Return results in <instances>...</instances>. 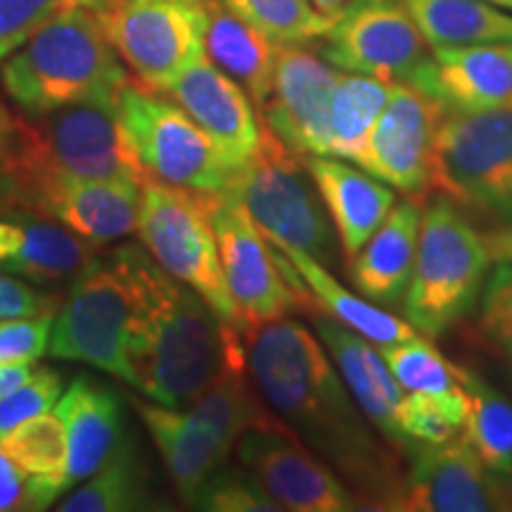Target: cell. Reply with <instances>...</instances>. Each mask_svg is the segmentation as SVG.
<instances>
[{
	"label": "cell",
	"instance_id": "cell-1",
	"mask_svg": "<svg viewBox=\"0 0 512 512\" xmlns=\"http://www.w3.org/2000/svg\"><path fill=\"white\" fill-rule=\"evenodd\" d=\"M247 368L268 408L361 508L392 510L406 475L403 451L361 411L318 335L292 318L268 323L247 337Z\"/></svg>",
	"mask_w": 512,
	"mask_h": 512
},
{
	"label": "cell",
	"instance_id": "cell-2",
	"mask_svg": "<svg viewBox=\"0 0 512 512\" xmlns=\"http://www.w3.org/2000/svg\"><path fill=\"white\" fill-rule=\"evenodd\" d=\"M133 302V387L147 399L185 408L223 370L247 366V337L211 311L195 290L145 252L124 245L110 254Z\"/></svg>",
	"mask_w": 512,
	"mask_h": 512
},
{
	"label": "cell",
	"instance_id": "cell-3",
	"mask_svg": "<svg viewBox=\"0 0 512 512\" xmlns=\"http://www.w3.org/2000/svg\"><path fill=\"white\" fill-rule=\"evenodd\" d=\"M64 178H126L143 183L119 119V100H91L24 117L15 114L0 145V181L12 209H29L34 197Z\"/></svg>",
	"mask_w": 512,
	"mask_h": 512
},
{
	"label": "cell",
	"instance_id": "cell-4",
	"mask_svg": "<svg viewBox=\"0 0 512 512\" xmlns=\"http://www.w3.org/2000/svg\"><path fill=\"white\" fill-rule=\"evenodd\" d=\"M128 76L95 12L72 5L0 64V86L24 117L119 100Z\"/></svg>",
	"mask_w": 512,
	"mask_h": 512
},
{
	"label": "cell",
	"instance_id": "cell-5",
	"mask_svg": "<svg viewBox=\"0 0 512 512\" xmlns=\"http://www.w3.org/2000/svg\"><path fill=\"white\" fill-rule=\"evenodd\" d=\"M491 254L484 235L456 204L434 200L422 214L418 254L401 306L422 337H439L475 309L489 278Z\"/></svg>",
	"mask_w": 512,
	"mask_h": 512
},
{
	"label": "cell",
	"instance_id": "cell-6",
	"mask_svg": "<svg viewBox=\"0 0 512 512\" xmlns=\"http://www.w3.org/2000/svg\"><path fill=\"white\" fill-rule=\"evenodd\" d=\"M221 192H197L145 178L140 185L138 240L145 252L211 306L233 330L242 320L223 278L219 242L211 214Z\"/></svg>",
	"mask_w": 512,
	"mask_h": 512
},
{
	"label": "cell",
	"instance_id": "cell-7",
	"mask_svg": "<svg viewBox=\"0 0 512 512\" xmlns=\"http://www.w3.org/2000/svg\"><path fill=\"white\" fill-rule=\"evenodd\" d=\"M226 195L247 209L271 245L299 249L323 266H335L339 240L304 157L280 143L268 126L254 157L233 171Z\"/></svg>",
	"mask_w": 512,
	"mask_h": 512
},
{
	"label": "cell",
	"instance_id": "cell-8",
	"mask_svg": "<svg viewBox=\"0 0 512 512\" xmlns=\"http://www.w3.org/2000/svg\"><path fill=\"white\" fill-rule=\"evenodd\" d=\"M432 188L482 219L512 223V110H444L437 128Z\"/></svg>",
	"mask_w": 512,
	"mask_h": 512
},
{
	"label": "cell",
	"instance_id": "cell-9",
	"mask_svg": "<svg viewBox=\"0 0 512 512\" xmlns=\"http://www.w3.org/2000/svg\"><path fill=\"white\" fill-rule=\"evenodd\" d=\"M119 119L147 178L197 192H226L233 169L178 102L126 81L119 93Z\"/></svg>",
	"mask_w": 512,
	"mask_h": 512
},
{
	"label": "cell",
	"instance_id": "cell-10",
	"mask_svg": "<svg viewBox=\"0 0 512 512\" xmlns=\"http://www.w3.org/2000/svg\"><path fill=\"white\" fill-rule=\"evenodd\" d=\"M131 328L133 302L126 278L112 256H93L57 309L48 354L105 370L133 387Z\"/></svg>",
	"mask_w": 512,
	"mask_h": 512
},
{
	"label": "cell",
	"instance_id": "cell-11",
	"mask_svg": "<svg viewBox=\"0 0 512 512\" xmlns=\"http://www.w3.org/2000/svg\"><path fill=\"white\" fill-rule=\"evenodd\" d=\"M95 15L121 62L159 93L204 55V0H112Z\"/></svg>",
	"mask_w": 512,
	"mask_h": 512
},
{
	"label": "cell",
	"instance_id": "cell-12",
	"mask_svg": "<svg viewBox=\"0 0 512 512\" xmlns=\"http://www.w3.org/2000/svg\"><path fill=\"white\" fill-rule=\"evenodd\" d=\"M219 242L223 278L238 306L245 337L294 309H316V302L294 290L266 235L235 197L221 192L211 214Z\"/></svg>",
	"mask_w": 512,
	"mask_h": 512
},
{
	"label": "cell",
	"instance_id": "cell-13",
	"mask_svg": "<svg viewBox=\"0 0 512 512\" xmlns=\"http://www.w3.org/2000/svg\"><path fill=\"white\" fill-rule=\"evenodd\" d=\"M320 41V55L339 72L389 83H408L430 57L403 0H347Z\"/></svg>",
	"mask_w": 512,
	"mask_h": 512
},
{
	"label": "cell",
	"instance_id": "cell-14",
	"mask_svg": "<svg viewBox=\"0 0 512 512\" xmlns=\"http://www.w3.org/2000/svg\"><path fill=\"white\" fill-rule=\"evenodd\" d=\"M399 496V512H491L512 510L508 475L491 470L465 437L444 444H418L411 451Z\"/></svg>",
	"mask_w": 512,
	"mask_h": 512
},
{
	"label": "cell",
	"instance_id": "cell-15",
	"mask_svg": "<svg viewBox=\"0 0 512 512\" xmlns=\"http://www.w3.org/2000/svg\"><path fill=\"white\" fill-rule=\"evenodd\" d=\"M240 465L264 484L275 503L292 512H349L361 503L285 422L256 427L235 444Z\"/></svg>",
	"mask_w": 512,
	"mask_h": 512
},
{
	"label": "cell",
	"instance_id": "cell-16",
	"mask_svg": "<svg viewBox=\"0 0 512 512\" xmlns=\"http://www.w3.org/2000/svg\"><path fill=\"white\" fill-rule=\"evenodd\" d=\"M444 107L411 83H394L356 162L370 176L406 197L432 188L434 143Z\"/></svg>",
	"mask_w": 512,
	"mask_h": 512
},
{
	"label": "cell",
	"instance_id": "cell-17",
	"mask_svg": "<svg viewBox=\"0 0 512 512\" xmlns=\"http://www.w3.org/2000/svg\"><path fill=\"white\" fill-rule=\"evenodd\" d=\"M339 76L306 43L278 48L273 88L261 114L273 136L297 155L330 157V100Z\"/></svg>",
	"mask_w": 512,
	"mask_h": 512
},
{
	"label": "cell",
	"instance_id": "cell-18",
	"mask_svg": "<svg viewBox=\"0 0 512 512\" xmlns=\"http://www.w3.org/2000/svg\"><path fill=\"white\" fill-rule=\"evenodd\" d=\"M164 93H169L207 133L233 171L259 150L264 126L256 117L252 98L207 55L188 64Z\"/></svg>",
	"mask_w": 512,
	"mask_h": 512
},
{
	"label": "cell",
	"instance_id": "cell-19",
	"mask_svg": "<svg viewBox=\"0 0 512 512\" xmlns=\"http://www.w3.org/2000/svg\"><path fill=\"white\" fill-rule=\"evenodd\" d=\"M408 83L444 110H498L512 102V41L432 48Z\"/></svg>",
	"mask_w": 512,
	"mask_h": 512
},
{
	"label": "cell",
	"instance_id": "cell-20",
	"mask_svg": "<svg viewBox=\"0 0 512 512\" xmlns=\"http://www.w3.org/2000/svg\"><path fill=\"white\" fill-rule=\"evenodd\" d=\"M140 185L126 178H64L38 192L29 209L60 221L91 247H107L136 230Z\"/></svg>",
	"mask_w": 512,
	"mask_h": 512
},
{
	"label": "cell",
	"instance_id": "cell-21",
	"mask_svg": "<svg viewBox=\"0 0 512 512\" xmlns=\"http://www.w3.org/2000/svg\"><path fill=\"white\" fill-rule=\"evenodd\" d=\"M93 261V247L60 221L34 209L0 214V271L38 285L74 280Z\"/></svg>",
	"mask_w": 512,
	"mask_h": 512
},
{
	"label": "cell",
	"instance_id": "cell-22",
	"mask_svg": "<svg viewBox=\"0 0 512 512\" xmlns=\"http://www.w3.org/2000/svg\"><path fill=\"white\" fill-rule=\"evenodd\" d=\"M313 328H316L318 339L328 349L332 363L337 366L361 411L368 415V420L396 448H401L403 453H411L413 446L403 439L399 425H396L403 389L389 373L377 344L354 330L344 328L335 318H316Z\"/></svg>",
	"mask_w": 512,
	"mask_h": 512
},
{
	"label": "cell",
	"instance_id": "cell-23",
	"mask_svg": "<svg viewBox=\"0 0 512 512\" xmlns=\"http://www.w3.org/2000/svg\"><path fill=\"white\" fill-rule=\"evenodd\" d=\"M304 164L349 261L387 219L396 204V190L347 164V159L311 155L304 157Z\"/></svg>",
	"mask_w": 512,
	"mask_h": 512
},
{
	"label": "cell",
	"instance_id": "cell-24",
	"mask_svg": "<svg viewBox=\"0 0 512 512\" xmlns=\"http://www.w3.org/2000/svg\"><path fill=\"white\" fill-rule=\"evenodd\" d=\"M55 415L67 432V486L74 489L98 472L126 439L124 411L110 387L81 375L57 399Z\"/></svg>",
	"mask_w": 512,
	"mask_h": 512
},
{
	"label": "cell",
	"instance_id": "cell-25",
	"mask_svg": "<svg viewBox=\"0 0 512 512\" xmlns=\"http://www.w3.org/2000/svg\"><path fill=\"white\" fill-rule=\"evenodd\" d=\"M136 408L150 437L155 439L178 496L185 505L195 508L204 484L228 465L233 451L185 408L162 406L155 401H136Z\"/></svg>",
	"mask_w": 512,
	"mask_h": 512
},
{
	"label": "cell",
	"instance_id": "cell-26",
	"mask_svg": "<svg viewBox=\"0 0 512 512\" xmlns=\"http://www.w3.org/2000/svg\"><path fill=\"white\" fill-rule=\"evenodd\" d=\"M422 211L411 197L396 202L366 245L349 259L354 290L373 304L396 306L411 280L418 254Z\"/></svg>",
	"mask_w": 512,
	"mask_h": 512
},
{
	"label": "cell",
	"instance_id": "cell-27",
	"mask_svg": "<svg viewBox=\"0 0 512 512\" xmlns=\"http://www.w3.org/2000/svg\"><path fill=\"white\" fill-rule=\"evenodd\" d=\"M280 43L230 12L221 0H204V55L264 107L273 88Z\"/></svg>",
	"mask_w": 512,
	"mask_h": 512
},
{
	"label": "cell",
	"instance_id": "cell-28",
	"mask_svg": "<svg viewBox=\"0 0 512 512\" xmlns=\"http://www.w3.org/2000/svg\"><path fill=\"white\" fill-rule=\"evenodd\" d=\"M275 247V245H273ZM280 249V247H275ZM294 273L299 275L306 290L313 297L320 309L330 313V318H335L337 323H342L344 328L358 332L377 347H389V344L408 342V339L418 337L420 332H415L406 320L392 316L363 297V294L351 292L344 287L335 275L330 273L328 266H323L320 261L313 259L311 254L299 252V249H280Z\"/></svg>",
	"mask_w": 512,
	"mask_h": 512
},
{
	"label": "cell",
	"instance_id": "cell-29",
	"mask_svg": "<svg viewBox=\"0 0 512 512\" xmlns=\"http://www.w3.org/2000/svg\"><path fill=\"white\" fill-rule=\"evenodd\" d=\"M0 448L24 472L31 486V510L60 501L67 486V432L57 415H36L0 439Z\"/></svg>",
	"mask_w": 512,
	"mask_h": 512
},
{
	"label": "cell",
	"instance_id": "cell-30",
	"mask_svg": "<svg viewBox=\"0 0 512 512\" xmlns=\"http://www.w3.org/2000/svg\"><path fill=\"white\" fill-rule=\"evenodd\" d=\"M430 48L512 41V12L486 0H403Z\"/></svg>",
	"mask_w": 512,
	"mask_h": 512
},
{
	"label": "cell",
	"instance_id": "cell-31",
	"mask_svg": "<svg viewBox=\"0 0 512 512\" xmlns=\"http://www.w3.org/2000/svg\"><path fill=\"white\" fill-rule=\"evenodd\" d=\"M185 411L204 422L230 451H235V444L245 432L283 422L268 408L247 366L223 370L209 384V389H204L190 406H185Z\"/></svg>",
	"mask_w": 512,
	"mask_h": 512
},
{
	"label": "cell",
	"instance_id": "cell-32",
	"mask_svg": "<svg viewBox=\"0 0 512 512\" xmlns=\"http://www.w3.org/2000/svg\"><path fill=\"white\" fill-rule=\"evenodd\" d=\"M147 508H152L150 477L128 437L98 472L83 479L76 489H69V494L57 505L62 512H126Z\"/></svg>",
	"mask_w": 512,
	"mask_h": 512
},
{
	"label": "cell",
	"instance_id": "cell-33",
	"mask_svg": "<svg viewBox=\"0 0 512 512\" xmlns=\"http://www.w3.org/2000/svg\"><path fill=\"white\" fill-rule=\"evenodd\" d=\"M392 88L394 83L375 76L342 72L330 100V157L356 162Z\"/></svg>",
	"mask_w": 512,
	"mask_h": 512
},
{
	"label": "cell",
	"instance_id": "cell-34",
	"mask_svg": "<svg viewBox=\"0 0 512 512\" xmlns=\"http://www.w3.org/2000/svg\"><path fill=\"white\" fill-rule=\"evenodd\" d=\"M463 387L470 396L463 437L475 453L501 475H512V403L482 377L463 370Z\"/></svg>",
	"mask_w": 512,
	"mask_h": 512
},
{
	"label": "cell",
	"instance_id": "cell-35",
	"mask_svg": "<svg viewBox=\"0 0 512 512\" xmlns=\"http://www.w3.org/2000/svg\"><path fill=\"white\" fill-rule=\"evenodd\" d=\"M221 3L280 46L318 41L330 27V17L313 8L311 0H221Z\"/></svg>",
	"mask_w": 512,
	"mask_h": 512
},
{
	"label": "cell",
	"instance_id": "cell-36",
	"mask_svg": "<svg viewBox=\"0 0 512 512\" xmlns=\"http://www.w3.org/2000/svg\"><path fill=\"white\" fill-rule=\"evenodd\" d=\"M467 406L470 396L465 387L441 394L408 392L401 399L396 425L413 448L418 444H444L463 430Z\"/></svg>",
	"mask_w": 512,
	"mask_h": 512
},
{
	"label": "cell",
	"instance_id": "cell-37",
	"mask_svg": "<svg viewBox=\"0 0 512 512\" xmlns=\"http://www.w3.org/2000/svg\"><path fill=\"white\" fill-rule=\"evenodd\" d=\"M377 349H380L389 373L406 392L441 394L463 387V370L446 361L427 339H422V335Z\"/></svg>",
	"mask_w": 512,
	"mask_h": 512
},
{
	"label": "cell",
	"instance_id": "cell-38",
	"mask_svg": "<svg viewBox=\"0 0 512 512\" xmlns=\"http://www.w3.org/2000/svg\"><path fill=\"white\" fill-rule=\"evenodd\" d=\"M197 510L211 512H280L278 503L245 467H221L204 484L195 501Z\"/></svg>",
	"mask_w": 512,
	"mask_h": 512
},
{
	"label": "cell",
	"instance_id": "cell-39",
	"mask_svg": "<svg viewBox=\"0 0 512 512\" xmlns=\"http://www.w3.org/2000/svg\"><path fill=\"white\" fill-rule=\"evenodd\" d=\"M479 332L512 361V264H498L479 294Z\"/></svg>",
	"mask_w": 512,
	"mask_h": 512
},
{
	"label": "cell",
	"instance_id": "cell-40",
	"mask_svg": "<svg viewBox=\"0 0 512 512\" xmlns=\"http://www.w3.org/2000/svg\"><path fill=\"white\" fill-rule=\"evenodd\" d=\"M60 396L62 377L50 368H36L31 380L0 396V439L36 415L53 411Z\"/></svg>",
	"mask_w": 512,
	"mask_h": 512
},
{
	"label": "cell",
	"instance_id": "cell-41",
	"mask_svg": "<svg viewBox=\"0 0 512 512\" xmlns=\"http://www.w3.org/2000/svg\"><path fill=\"white\" fill-rule=\"evenodd\" d=\"M74 0H0V64Z\"/></svg>",
	"mask_w": 512,
	"mask_h": 512
},
{
	"label": "cell",
	"instance_id": "cell-42",
	"mask_svg": "<svg viewBox=\"0 0 512 512\" xmlns=\"http://www.w3.org/2000/svg\"><path fill=\"white\" fill-rule=\"evenodd\" d=\"M55 313L0 320V363H36L48 354Z\"/></svg>",
	"mask_w": 512,
	"mask_h": 512
},
{
	"label": "cell",
	"instance_id": "cell-43",
	"mask_svg": "<svg viewBox=\"0 0 512 512\" xmlns=\"http://www.w3.org/2000/svg\"><path fill=\"white\" fill-rule=\"evenodd\" d=\"M60 304L53 294L38 292L19 278H12L10 273L0 271V320L46 316V313H57Z\"/></svg>",
	"mask_w": 512,
	"mask_h": 512
},
{
	"label": "cell",
	"instance_id": "cell-44",
	"mask_svg": "<svg viewBox=\"0 0 512 512\" xmlns=\"http://www.w3.org/2000/svg\"><path fill=\"white\" fill-rule=\"evenodd\" d=\"M31 510L29 479L0 448V512Z\"/></svg>",
	"mask_w": 512,
	"mask_h": 512
},
{
	"label": "cell",
	"instance_id": "cell-45",
	"mask_svg": "<svg viewBox=\"0 0 512 512\" xmlns=\"http://www.w3.org/2000/svg\"><path fill=\"white\" fill-rule=\"evenodd\" d=\"M36 373L34 363H0V396L22 387Z\"/></svg>",
	"mask_w": 512,
	"mask_h": 512
},
{
	"label": "cell",
	"instance_id": "cell-46",
	"mask_svg": "<svg viewBox=\"0 0 512 512\" xmlns=\"http://www.w3.org/2000/svg\"><path fill=\"white\" fill-rule=\"evenodd\" d=\"M486 247H489L491 261L496 264H512V223L501 230H494V233L484 235Z\"/></svg>",
	"mask_w": 512,
	"mask_h": 512
},
{
	"label": "cell",
	"instance_id": "cell-47",
	"mask_svg": "<svg viewBox=\"0 0 512 512\" xmlns=\"http://www.w3.org/2000/svg\"><path fill=\"white\" fill-rule=\"evenodd\" d=\"M12 121H15V114L10 112V107L5 105L3 98H0V145L5 143V138H8L10 128H12Z\"/></svg>",
	"mask_w": 512,
	"mask_h": 512
},
{
	"label": "cell",
	"instance_id": "cell-48",
	"mask_svg": "<svg viewBox=\"0 0 512 512\" xmlns=\"http://www.w3.org/2000/svg\"><path fill=\"white\" fill-rule=\"evenodd\" d=\"M344 3H347V0H311L313 8L320 10V12H323V15H328V17L335 15V12L342 8Z\"/></svg>",
	"mask_w": 512,
	"mask_h": 512
},
{
	"label": "cell",
	"instance_id": "cell-49",
	"mask_svg": "<svg viewBox=\"0 0 512 512\" xmlns=\"http://www.w3.org/2000/svg\"><path fill=\"white\" fill-rule=\"evenodd\" d=\"M76 5H81V8L91 10V12H102L107 8V5L112 3V0H74Z\"/></svg>",
	"mask_w": 512,
	"mask_h": 512
},
{
	"label": "cell",
	"instance_id": "cell-50",
	"mask_svg": "<svg viewBox=\"0 0 512 512\" xmlns=\"http://www.w3.org/2000/svg\"><path fill=\"white\" fill-rule=\"evenodd\" d=\"M8 209H12V202H10V195H8V190H5L3 181H0V214Z\"/></svg>",
	"mask_w": 512,
	"mask_h": 512
},
{
	"label": "cell",
	"instance_id": "cell-51",
	"mask_svg": "<svg viewBox=\"0 0 512 512\" xmlns=\"http://www.w3.org/2000/svg\"><path fill=\"white\" fill-rule=\"evenodd\" d=\"M486 3H491V5H496V8H503V10L512 12V0H486Z\"/></svg>",
	"mask_w": 512,
	"mask_h": 512
}]
</instances>
